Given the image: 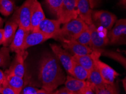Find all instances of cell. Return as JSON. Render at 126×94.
I'll return each instance as SVG.
<instances>
[{
  "mask_svg": "<svg viewBox=\"0 0 126 94\" xmlns=\"http://www.w3.org/2000/svg\"><path fill=\"white\" fill-rule=\"evenodd\" d=\"M35 0H26L15 11L12 18V21L16 23L24 30L30 31V20L32 7Z\"/></svg>",
  "mask_w": 126,
  "mask_h": 94,
  "instance_id": "3957f363",
  "label": "cell"
},
{
  "mask_svg": "<svg viewBox=\"0 0 126 94\" xmlns=\"http://www.w3.org/2000/svg\"><path fill=\"white\" fill-rule=\"evenodd\" d=\"M4 74L5 78L2 85L9 86V87L14 89L18 94H19L23 86V78L11 73L7 70L5 71Z\"/></svg>",
  "mask_w": 126,
  "mask_h": 94,
  "instance_id": "d6986e66",
  "label": "cell"
},
{
  "mask_svg": "<svg viewBox=\"0 0 126 94\" xmlns=\"http://www.w3.org/2000/svg\"><path fill=\"white\" fill-rule=\"evenodd\" d=\"M88 1L90 5L91 9H92L97 6V5L100 3L101 0H88Z\"/></svg>",
  "mask_w": 126,
  "mask_h": 94,
  "instance_id": "1f68e13d",
  "label": "cell"
},
{
  "mask_svg": "<svg viewBox=\"0 0 126 94\" xmlns=\"http://www.w3.org/2000/svg\"><path fill=\"white\" fill-rule=\"evenodd\" d=\"M61 24L58 20H51L45 18L40 23L38 30L50 36L52 38L60 30Z\"/></svg>",
  "mask_w": 126,
  "mask_h": 94,
  "instance_id": "2e32d148",
  "label": "cell"
},
{
  "mask_svg": "<svg viewBox=\"0 0 126 94\" xmlns=\"http://www.w3.org/2000/svg\"><path fill=\"white\" fill-rule=\"evenodd\" d=\"M50 47L55 56L63 67L67 73L71 76L72 67V56L67 51L64 50L60 46L56 44H51Z\"/></svg>",
  "mask_w": 126,
  "mask_h": 94,
  "instance_id": "ba28073f",
  "label": "cell"
},
{
  "mask_svg": "<svg viewBox=\"0 0 126 94\" xmlns=\"http://www.w3.org/2000/svg\"><path fill=\"white\" fill-rule=\"evenodd\" d=\"M2 85L0 84V93H1V91L2 90Z\"/></svg>",
  "mask_w": 126,
  "mask_h": 94,
  "instance_id": "ab89813d",
  "label": "cell"
},
{
  "mask_svg": "<svg viewBox=\"0 0 126 94\" xmlns=\"http://www.w3.org/2000/svg\"><path fill=\"white\" fill-rule=\"evenodd\" d=\"M14 9L15 4L12 0H0V13L3 16H9Z\"/></svg>",
  "mask_w": 126,
  "mask_h": 94,
  "instance_id": "d4e9b609",
  "label": "cell"
},
{
  "mask_svg": "<svg viewBox=\"0 0 126 94\" xmlns=\"http://www.w3.org/2000/svg\"><path fill=\"white\" fill-rule=\"evenodd\" d=\"M23 79V86L19 94H36L39 89L36 86L31 76L26 71H25Z\"/></svg>",
  "mask_w": 126,
  "mask_h": 94,
  "instance_id": "7402d4cb",
  "label": "cell"
},
{
  "mask_svg": "<svg viewBox=\"0 0 126 94\" xmlns=\"http://www.w3.org/2000/svg\"><path fill=\"white\" fill-rule=\"evenodd\" d=\"M46 1L51 12L56 15L57 11L62 4L63 0H46Z\"/></svg>",
  "mask_w": 126,
  "mask_h": 94,
  "instance_id": "f1b7e54d",
  "label": "cell"
},
{
  "mask_svg": "<svg viewBox=\"0 0 126 94\" xmlns=\"http://www.w3.org/2000/svg\"><path fill=\"white\" fill-rule=\"evenodd\" d=\"M12 1H13V0H12Z\"/></svg>",
  "mask_w": 126,
  "mask_h": 94,
  "instance_id": "b9f144b4",
  "label": "cell"
},
{
  "mask_svg": "<svg viewBox=\"0 0 126 94\" xmlns=\"http://www.w3.org/2000/svg\"><path fill=\"white\" fill-rule=\"evenodd\" d=\"M126 78L123 81H122V82H123V87H124V89H125V91H126Z\"/></svg>",
  "mask_w": 126,
  "mask_h": 94,
  "instance_id": "f35d334b",
  "label": "cell"
},
{
  "mask_svg": "<svg viewBox=\"0 0 126 94\" xmlns=\"http://www.w3.org/2000/svg\"><path fill=\"white\" fill-rule=\"evenodd\" d=\"M92 87L96 94H118L114 84V85L105 84V85L101 89L93 87V86H92Z\"/></svg>",
  "mask_w": 126,
  "mask_h": 94,
  "instance_id": "4316f807",
  "label": "cell"
},
{
  "mask_svg": "<svg viewBox=\"0 0 126 94\" xmlns=\"http://www.w3.org/2000/svg\"><path fill=\"white\" fill-rule=\"evenodd\" d=\"M75 40L82 45L89 46L91 41V32L88 26L79 34Z\"/></svg>",
  "mask_w": 126,
  "mask_h": 94,
  "instance_id": "484cf974",
  "label": "cell"
},
{
  "mask_svg": "<svg viewBox=\"0 0 126 94\" xmlns=\"http://www.w3.org/2000/svg\"><path fill=\"white\" fill-rule=\"evenodd\" d=\"M53 93H54V91H49L47 90L41 88V89H39L36 94H53Z\"/></svg>",
  "mask_w": 126,
  "mask_h": 94,
  "instance_id": "836d02e7",
  "label": "cell"
},
{
  "mask_svg": "<svg viewBox=\"0 0 126 94\" xmlns=\"http://www.w3.org/2000/svg\"><path fill=\"white\" fill-rule=\"evenodd\" d=\"M100 51H93L92 53L83 55H73V60L89 72L96 64V60L100 59Z\"/></svg>",
  "mask_w": 126,
  "mask_h": 94,
  "instance_id": "8fae6325",
  "label": "cell"
},
{
  "mask_svg": "<svg viewBox=\"0 0 126 94\" xmlns=\"http://www.w3.org/2000/svg\"><path fill=\"white\" fill-rule=\"evenodd\" d=\"M96 64L104 83L108 85H114V81L119 74L109 65L102 62L100 59L96 60Z\"/></svg>",
  "mask_w": 126,
  "mask_h": 94,
  "instance_id": "30bf717a",
  "label": "cell"
},
{
  "mask_svg": "<svg viewBox=\"0 0 126 94\" xmlns=\"http://www.w3.org/2000/svg\"><path fill=\"white\" fill-rule=\"evenodd\" d=\"M63 24L62 27L60 29L52 38L61 42L75 40L79 34L88 26L79 17Z\"/></svg>",
  "mask_w": 126,
  "mask_h": 94,
  "instance_id": "7a4b0ae2",
  "label": "cell"
},
{
  "mask_svg": "<svg viewBox=\"0 0 126 94\" xmlns=\"http://www.w3.org/2000/svg\"><path fill=\"white\" fill-rule=\"evenodd\" d=\"M10 60V49L3 46L0 49V67H6L9 64Z\"/></svg>",
  "mask_w": 126,
  "mask_h": 94,
  "instance_id": "83f0119b",
  "label": "cell"
},
{
  "mask_svg": "<svg viewBox=\"0 0 126 94\" xmlns=\"http://www.w3.org/2000/svg\"><path fill=\"white\" fill-rule=\"evenodd\" d=\"M78 15L85 23L89 26L92 23V10L88 0H78L77 3Z\"/></svg>",
  "mask_w": 126,
  "mask_h": 94,
  "instance_id": "e0dca14e",
  "label": "cell"
},
{
  "mask_svg": "<svg viewBox=\"0 0 126 94\" xmlns=\"http://www.w3.org/2000/svg\"><path fill=\"white\" fill-rule=\"evenodd\" d=\"M3 41V29L0 28V45H2Z\"/></svg>",
  "mask_w": 126,
  "mask_h": 94,
  "instance_id": "d590c367",
  "label": "cell"
},
{
  "mask_svg": "<svg viewBox=\"0 0 126 94\" xmlns=\"http://www.w3.org/2000/svg\"><path fill=\"white\" fill-rule=\"evenodd\" d=\"M101 55L105 56L107 57H110L113 60L119 62L120 64L123 66L124 68L126 69V57H124L123 55L120 54L119 53L116 51H111V50H105L102 49L100 51Z\"/></svg>",
  "mask_w": 126,
  "mask_h": 94,
  "instance_id": "cb8c5ba5",
  "label": "cell"
},
{
  "mask_svg": "<svg viewBox=\"0 0 126 94\" xmlns=\"http://www.w3.org/2000/svg\"><path fill=\"white\" fill-rule=\"evenodd\" d=\"M92 20L93 25L97 28H101L110 31L116 21V16L108 11H92Z\"/></svg>",
  "mask_w": 126,
  "mask_h": 94,
  "instance_id": "8992f818",
  "label": "cell"
},
{
  "mask_svg": "<svg viewBox=\"0 0 126 94\" xmlns=\"http://www.w3.org/2000/svg\"><path fill=\"white\" fill-rule=\"evenodd\" d=\"M5 78V74L4 73L2 72V70L0 69V84L2 85L3 81H4Z\"/></svg>",
  "mask_w": 126,
  "mask_h": 94,
  "instance_id": "e575fe53",
  "label": "cell"
},
{
  "mask_svg": "<svg viewBox=\"0 0 126 94\" xmlns=\"http://www.w3.org/2000/svg\"><path fill=\"white\" fill-rule=\"evenodd\" d=\"M64 49L70 51L74 55H83L92 53V50L88 46L80 43L75 40L66 41L62 42Z\"/></svg>",
  "mask_w": 126,
  "mask_h": 94,
  "instance_id": "5bb4252c",
  "label": "cell"
},
{
  "mask_svg": "<svg viewBox=\"0 0 126 94\" xmlns=\"http://www.w3.org/2000/svg\"><path fill=\"white\" fill-rule=\"evenodd\" d=\"M120 5L123 6L124 7H126V0H121L120 1Z\"/></svg>",
  "mask_w": 126,
  "mask_h": 94,
  "instance_id": "8d00e7d4",
  "label": "cell"
},
{
  "mask_svg": "<svg viewBox=\"0 0 126 94\" xmlns=\"http://www.w3.org/2000/svg\"><path fill=\"white\" fill-rule=\"evenodd\" d=\"M45 18L41 4L37 0H35L32 7L30 20V31L38 30L39 24Z\"/></svg>",
  "mask_w": 126,
  "mask_h": 94,
  "instance_id": "7c38bea8",
  "label": "cell"
},
{
  "mask_svg": "<svg viewBox=\"0 0 126 94\" xmlns=\"http://www.w3.org/2000/svg\"><path fill=\"white\" fill-rule=\"evenodd\" d=\"M1 94H18L12 88L7 85H2V88L1 91Z\"/></svg>",
  "mask_w": 126,
  "mask_h": 94,
  "instance_id": "f546056e",
  "label": "cell"
},
{
  "mask_svg": "<svg viewBox=\"0 0 126 94\" xmlns=\"http://www.w3.org/2000/svg\"><path fill=\"white\" fill-rule=\"evenodd\" d=\"M18 28V25L13 21L7 22L3 29V46L7 47L10 45Z\"/></svg>",
  "mask_w": 126,
  "mask_h": 94,
  "instance_id": "ffe728a7",
  "label": "cell"
},
{
  "mask_svg": "<svg viewBox=\"0 0 126 94\" xmlns=\"http://www.w3.org/2000/svg\"><path fill=\"white\" fill-rule=\"evenodd\" d=\"M64 88L74 94H80L87 85V81H81L67 75L64 82Z\"/></svg>",
  "mask_w": 126,
  "mask_h": 94,
  "instance_id": "ac0fdd59",
  "label": "cell"
},
{
  "mask_svg": "<svg viewBox=\"0 0 126 94\" xmlns=\"http://www.w3.org/2000/svg\"><path fill=\"white\" fill-rule=\"evenodd\" d=\"M53 94H74L70 91H68L67 90H66L65 88H62L60 90H57V91H54Z\"/></svg>",
  "mask_w": 126,
  "mask_h": 94,
  "instance_id": "d6a6232c",
  "label": "cell"
},
{
  "mask_svg": "<svg viewBox=\"0 0 126 94\" xmlns=\"http://www.w3.org/2000/svg\"><path fill=\"white\" fill-rule=\"evenodd\" d=\"M66 77L60 61L54 54L47 53L43 55L39 67V79L43 89L54 91L64 84Z\"/></svg>",
  "mask_w": 126,
  "mask_h": 94,
  "instance_id": "6da1fadb",
  "label": "cell"
},
{
  "mask_svg": "<svg viewBox=\"0 0 126 94\" xmlns=\"http://www.w3.org/2000/svg\"><path fill=\"white\" fill-rule=\"evenodd\" d=\"M30 31L24 30L20 27H19L17 29L16 33L13 38L12 42L9 47L10 51L15 52V53L25 50L24 49L25 39L27 34Z\"/></svg>",
  "mask_w": 126,
  "mask_h": 94,
  "instance_id": "4fadbf2b",
  "label": "cell"
},
{
  "mask_svg": "<svg viewBox=\"0 0 126 94\" xmlns=\"http://www.w3.org/2000/svg\"><path fill=\"white\" fill-rule=\"evenodd\" d=\"M28 53L25 50L16 53L14 60L7 70L11 73L23 78L26 71L24 61Z\"/></svg>",
  "mask_w": 126,
  "mask_h": 94,
  "instance_id": "9c48e42d",
  "label": "cell"
},
{
  "mask_svg": "<svg viewBox=\"0 0 126 94\" xmlns=\"http://www.w3.org/2000/svg\"><path fill=\"white\" fill-rule=\"evenodd\" d=\"M87 81L93 87L101 89L105 85L97 68L96 64L89 71Z\"/></svg>",
  "mask_w": 126,
  "mask_h": 94,
  "instance_id": "44dd1931",
  "label": "cell"
},
{
  "mask_svg": "<svg viewBox=\"0 0 126 94\" xmlns=\"http://www.w3.org/2000/svg\"><path fill=\"white\" fill-rule=\"evenodd\" d=\"M3 20L1 17H0V28H2V27L3 26Z\"/></svg>",
  "mask_w": 126,
  "mask_h": 94,
  "instance_id": "74e56055",
  "label": "cell"
},
{
  "mask_svg": "<svg viewBox=\"0 0 126 94\" xmlns=\"http://www.w3.org/2000/svg\"><path fill=\"white\" fill-rule=\"evenodd\" d=\"M78 0H63L56 15L61 24H64L78 18L77 3Z\"/></svg>",
  "mask_w": 126,
  "mask_h": 94,
  "instance_id": "5b68a950",
  "label": "cell"
},
{
  "mask_svg": "<svg viewBox=\"0 0 126 94\" xmlns=\"http://www.w3.org/2000/svg\"><path fill=\"white\" fill-rule=\"evenodd\" d=\"M50 38L51 37L39 30L30 31L26 36L24 49L26 50L28 48L40 44Z\"/></svg>",
  "mask_w": 126,
  "mask_h": 94,
  "instance_id": "9a60e30c",
  "label": "cell"
},
{
  "mask_svg": "<svg viewBox=\"0 0 126 94\" xmlns=\"http://www.w3.org/2000/svg\"></svg>",
  "mask_w": 126,
  "mask_h": 94,
  "instance_id": "60d3db41",
  "label": "cell"
},
{
  "mask_svg": "<svg viewBox=\"0 0 126 94\" xmlns=\"http://www.w3.org/2000/svg\"><path fill=\"white\" fill-rule=\"evenodd\" d=\"M80 94H96L92 87V85L87 81V85Z\"/></svg>",
  "mask_w": 126,
  "mask_h": 94,
  "instance_id": "4dcf8cb0",
  "label": "cell"
},
{
  "mask_svg": "<svg viewBox=\"0 0 126 94\" xmlns=\"http://www.w3.org/2000/svg\"><path fill=\"white\" fill-rule=\"evenodd\" d=\"M88 71L86 70L85 68H84L83 67H81L80 65H79L73 60L71 76L75 78L76 79L86 81L88 76Z\"/></svg>",
  "mask_w": 126,
  "mask_h": 94,
  "instance_id": "603a6c76",
  "label": "cell"
},
{
  "mask_svg": "<svg viewBox=\"0 0 126 94\" xmlns=\"http://www.w3.org/2000/svg\"><path fill=\"white\" fill-rule=\"evenodd\" d=\"M91 32V41L89 47L92 51H100L109 43L107 30L101 28H97L94 25H89Z\"/></svg>",
  "mask_w": 126,
  "mask_h": 94,
  "instance_id": "277c9868",
  "label": "cell"
},
{
  "mask_svg": "<svg viewBox=\"0 0 126 94\" xmlns=\"http://www.w3.org/2000/svg\"><path fill=\"white\" fill-rule=\"evenodd\" d=\"M126 20L121 19L116 20L114 28L110 30L109 35V43L126 44Z\"/></svg>",
  "mask_w": 126,
  "mask_h": 94,
  "instance_id": "52a82bcc",
  "label": "cell"
}]
</instances>
